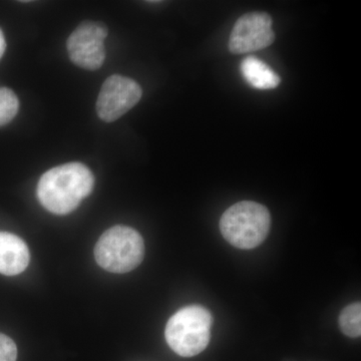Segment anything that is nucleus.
Wrapping results in <instances>:
<instances>
[{
  "label": "nucleus",
  "mask_w": 361,
  "mask_h": 361,
  "mask_svg": "<svg viewBox=\"0 0 361 361\" xmlns=\"http://www.w3.org/2000/svg\"><path fill=\"white\" fill-rule=\"evenodd\" d=\"M94 185V175L84 164H65L42 176L37 184V198L49 212L66 215L92 193Z\"/></svg>",
  "instance_id": "f257e3e1"
},
{
  "label": "nucleus",
  "mask_w": 361,
  "mask_h": 361,
  "mask_svg": "<svg viewBox=\"0 0 361 361\" xmlns=\"http://www.w3.org/2000/svg\"><path fill=\"white\" fill-rule=\"evenodd\" d=\"M270 225L268 209L252 201L234 204L220 220L223 237L239 249H253L262 244L269 234Z\"/></svg>",
  "instance_id": "f03ea898"
},
{
  "label": "nucleus",
  "mask_w": 361,
  "mask_h": 361,
  "mask_svg": "<svg viewBox=\"0 0 361 361\" xmlns=\"http://www.w3.org/2000/svg\"><path fill=\"white\" fill-rule=\"evenodd\" d=\"M212 324V314L205 307L186 306L169 319L165 329L166 341L178 355H198L210 342Z\"/></svg>",
  "instance_id": "7ed1b4c3"
},
{
  "label": "nucleus",
  "mask_w": 361,
  "mask_h": 361,
  "mask_svg": "<svg viewBox=\"0 0 361 361\" xmlns=\"http://www.w3.org/2000/svg\"><path fill=\"white\" fill-rule=\"evenodd\" d=\"M145 257V243L139 232L128 226H114L99 237L94 258L103 269L111 273L130 272Z\"/></svg>",
  "instance_id": "20e7f679"
},
{
  "label": "nucleus",
  "mask_w": 361,
  "mask_h": 361,
  "mask_svg": "<svg viewBox=\"0 0 361 361\" xmlns=\"http://www.w3.org/2000/svg\"><path fill=\"white\" fill-rule=\"evenodd\" d=\"M108 33V27L101 21L80 23L66 42L71 61L85 70H99L106 59L104 40Z\"/></svg>",
  "instance_id": "39448f33"
},
{
  "label": "nucleus",
  "mask_w": 361,
  "mask_h": 361,
  "mask_svg": "<svg viewBox=\"0 0 361 361\" xmlns=\"http://www.w3.org/2000/svg\"><path fill=\"white\" fill-rule=\"evenodd\" d=\"M142 94V87L132 78L111 75L97 97V116L104 122H115L139 103Z\"/></svg>",
  "instance_id": "423d86ee"
},
{
  "label": "nucleus",
  "mask_w": 361,
  "mask_h": 361,
  "mask_svg": "<svg viewBox=\"0 0 361 361\" xmlns=\"http://www.w3.org/2000/svg\"><path fill=\"white\" fill-rule=\"evenodd\" d=\"M275 33L272 18L266 13L244 14L235 23L229 39V49L233 54H245L264 49L273 44Z\"/></svg>",
  "instance_id": "0eeeda50"
},
{
  "label": "nucleus",
  "mask_w": 361,
  "mask_h": 361,
  "mask_svg": "<svg viewBox=\"0 0 361 361\" xmlns=\"http://www.w3.org/2000/svg\"><path fill=\"white\" fill-rule=\"evenodd\" d=\"M25 242L13 233L0 232V273L6 276L20 274L30 264Z\"/></svg>",
  "instance_id": "6e6552de"
},
{
  "label": "nucleus",
  "mask_w": 361,
  "mask_h": 361,
  "mask_svg": "<svg viewBox=\"0 0 361 361\" xmlns=\"http://www.w3.org/2000/svg\"><path fill=\"white\" fill-rule=\"evenodd\" d=\"M240 71L244 80L257 90H272L280 84L279 75L264 61L254 56H248L242 61Z\"/></svg>",
  "instance_id": "1a4fd4ad"
},
{
  "label": "nucleus",
  "mask_w": 361,
  "mask_h": 361,
  "mask_svg": "<svg viewBox=\"0 0 361 361\" xmlns=\"http://www.w3.org/2000/svg\"><path fill=\"white\" fill-rule=\"evenodd\" d=\"M341 331L349 337H360L361 334V304L355 302L346 306L339 317Z\"/></svg>",
  "instance_id": "9d476101"
},
{
  "label": "nucleus",
  "mask_w": 361,
  "mask_h": 361,
  "mask_svg": "<svg viewBox=\"0 0 361 361\" xmlns=\"http://www.w3.org/2000/svg\"><path fill=\"white\" fill-rule=\"evenodd\" d=\"M20 101L13 90L0 87V127L7 125L18 115Z\"/></svg>",
  "instance_id": "9b49d317"
},
{
  "label": "nucleus",
  "mask_w": 361,
  "mask_h": 361,
  "mask_svg": "<svg viewBox=\"0 0 361 361\" xmlns=\"http://www.w3.org/2000/svg\"><path fill=\"white\" fill-rule=\"evenodd\" d=\"M18 358V348L16 342L6 336L0 334V361H16Z\"/></svg>",
  "instance_id": "f8f14e48"
},
{
  "label": "nucleus",
  "mask_w": 361,
  "mask_h": 361,
  "mask_svg": "<svg viewBox=\"0 0 361 361\" xmlns=\"http://www.w3.org/2000/svg\"><path fill=\"white\" fill-rule=\"evenodd\" d=\"M6 49V37H4V32L0 30V59L4 56V51Z\"/></svg>",
  "instance_id": "ddd939ff"
}]
</instances>
